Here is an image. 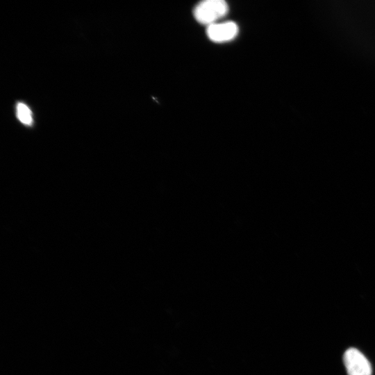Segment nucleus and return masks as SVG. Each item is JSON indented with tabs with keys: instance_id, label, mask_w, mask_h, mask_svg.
<instances>
[{
	"instance_id": "obj_1",
	"label": "nucleus",
	"mask_w": 375,
	"mask_h": 375,
	"mask_svg": "<svg viewBox=\"0 0 375 375\" xmlns=\"http://www.w3.org/2000/svg\"><path fill=\"white\" fill-rule=\"evenodd\" d=\"M228 11V6L224 0H205L199 2L194 9L196 20L208 26L224 17Z\"/></svg>"
},
{
	"instance_id": "obj_2",
	"label": "nucleus",
	"mask_w": 375,
	"mask_h": 375,
	"mask_svg": "<svg viewBox=\"0 0 375 375\" xmlns=\"http://www.w3.org/2000/svg\"><path fill=\"white\" fill-rule=\"evenodd\" d=\"M348 375H372L371 365L358 349L350 348L344 354Z\"/></svg>"
},
{
	"instance_id": "obj_3",
	"label": "nucleus",
	"mask_w": 375,
	"mask_h": 375,
	"mask_svg": "<svg viewBox=\"0 0 375 375\" xmlns=\"http://www.w3.org/2000/svg\"><path fill=\"white\" fill-rule=\"evenodd\" d=\"M206 33L215 42H225L234 39L238 33V26L233 22L215 23L208 26Z\"/></svg>"
},
{
	"instance_id": "obj_4",
	"label": "nucleus",
	"mask_w": 375,
	"mask_h": 375,
	"mask_svg": "<svg viewBox=\"0 0 375 375\" xmlns=\"http://www.w3.org/2000/svg\"><path fill=\"white\" fill-rule=\"evenodd\" d=\"M18 119L24 124L30 126L33 124V115L30 108L24 103L19 102L16 106Z\"/></svg>"
}]
</instances>
